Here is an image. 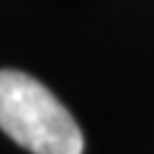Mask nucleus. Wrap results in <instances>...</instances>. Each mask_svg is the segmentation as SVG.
<instances>
[{
	"mask_svg": "<svg viewBox=\"0 0 154 154\" xmlns=\"http://www.w3.org/2000/svg\"><path fill=\"white\" fill-rule=\"evenodd\" d=\"M0 129L32 154L84 152V136L70 111L20 70H0Z\"/></svg>",
	"mask_w": 154,
	"mask_h": 154,
	"instance_id": "nucleus-1",
	"label": "nucleus"
}]
</instances>
